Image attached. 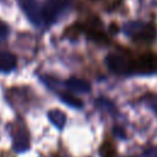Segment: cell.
<instances>
[{
	"label": "cell",
	"mask_w": 157,
	"mask_h": 157,
	"mask_svg": "<svg viewBox=\"0 0 157 157\" xmlns=\"http://www.w3.org/2000/svg\"><path fill=\"white\" fill-rule=\"evenodd\" d=\"M124 32L129 38L140 42H150L156 36V29L151 23H145L140 21L128 22L124 26Z\"/></svg>",
	"instance_id": "6da1fadb"
},
{
	"label": "cell",
	"mask_w": 157,
	"mask_h": 157,
	"mask_svg": "<svg viewBox=\"0 0 157 157\" xmlns=\"http://www.w3.org/2000/svg\"><path fill=\"white\" fill-rule=\"evenodd\" d=\"M70 6L69 0H45L43 5V16H44V23L50 25L55 22L63 12L67 10Z\"/></svg>",
	"instance_id": "7a4b0ae2"
},
{
	"label": "cell",
	"mask_w": 157,
	"mask_h": 157,
	"mask_svg": "<svg viewBox=\"0 0 157 157\" xmlns=\"http://www.w3.org/2000/svg\"><path fill=\"white\" fill-rule=\"evenodd\" d=\"M105 65L112 72L118 75H128L130 72H134V63L130 61L124 55H119V54L107 55Z\"/></svg>",
	"instance_id": "3957f363"
},
{
	"label": "cell",
	"mask_w": 157,
	"mask_h": 157,
	"mask_svg": "<svg viewBox=\"0 0 157 157\" xmlns=\"http://www.w3.org/2000/svg\"><path fill=\"white\" fill-rule=\"evenodd\" d=\"M20 6L34 26H42L44 23L43 6H40L37 0H20Z\"/></svg>",
	"instance_id": "277c9868"
},
{
	"label": "cell",
	"mask_w": 157,
	"mask_h": 157,
	"mask_svg": "<svg viewBox=\"0 0 157 157\" xmlns=\"http://www.w3.org/2000/svg\"><path fill=\"white\" fill-rule=\"evenodd\" d=\"M157 70V59L153 55H144L134 63V72L152 74Z\"/></svg>",
	"instance_id": "5b68a950"
},
{
	"label": "cell",
	"mask_w": 157,
	"mask_h": 157,
	"mask_svg": "<svg viewBox=\"0 0 157 157\" xmlns=\"http://www.w3.org/2000/svg\"><path fill=\"white\" fill-rule=\"evenodd\" d=\"M29 147V135L25 128L20 129L13 140V148L16 152H23Z\"/></svg>",
	"instance_id": "8992f818"
},
{
	"label": "cell",
	"mask_w": 157,
	"mask_h": 157,
	"mask_svg": "<svg viewBox=\"0 0 157 157\" xmlns=\"http://www.w3.org/2000/svg\"><path fill=\"white\" fill-rule=\"evenodd\" d=\"M16 64H17V59L13 54L0 50V71H5V72L11 71L16 67Z\"/></svg>",
	"instance_id": "52a82bcc"
},
{
	"label": "cell",
	"mask_w": 157,
	"mask_h": 157,
	"mask_svg": "<svg viewBox=\"0 0 157 157\" xmlns=\"http://www.w3.org/2000/svg\"><path fill=\"white\" fill-rule=\"evenodd\" d=\"M66 86L74 91V92H81V93H86L91 90V85L82 80V78H78V77H70L67 81H66Z\"/></svg>",
	"instance_id": "ba28073f"
},
{
	"label": "cell",
	"mask_w": 157,
	"mask_h": 157,
	"mask_svg": "<svg viewBox=\"0 0 157 157\" xmlns=\"http://www.w3.org/2000/svg\"><path fill=\"white\" fill-rule=\"evenodd\" d=\"M48 118L49 120L52 121V124L54 126H56L58 129H63L65 126V123H66V115L59 110V109H52L49 110L48 113Z\"/></svg>",
	"instance_id": "9c48e42d"
},
{
	"label": "cell",
	"mask_w": 157,
	"mask_h": 157,
	"mask_svg": "<svg viewBox=\"0 0 157 157\" xmlns=\"http://www.w3.org/2000/svg\"><path fill=\"white\" fill-rule=\"evenodd\" d=\"M60 99H61L65 104H67V105H70V107H72V108H82V102H81L78 98L74 97L72 94H66V93L60 94Z\"/></svg>",
	"instance_id": "30bf717a"
},
{
	"label": "cell",
	"mask_w": 157,
	"mask_h": 157,
	"mask_svg": "<svg viewBox=\"0 0 157 157\" xmlns=\"http://www.w3.org/2000/svg\"><path fill=\"white\" fill-rule=\"evenodd\" d=\"M96 104H97L101 109H103V110H109V112H113V110H114V104H113L112 102L107 101L105 98H98V99L96 101Z\"/></svg>",
	"instance_id": "8fae6325"
},
{
	"label": "cell",
	"mask_w": 157,
	"mask_h": 157,
	"mask_svg": "<svg viewBox=\"0 0 157 157\" xmlns=\"http://www.w3.org/2000/svg\"><path fill=\"white\" fill-rule=\"evenodd\" d=\"M9 34V27L6 23H4L2 21H0V38H5Z\"/></svg>",
	"instance_id": "7c38bea8"
},
{
	"label": "cell",
	"mask_w": 157,
	"mask_h": 157,
	"mask_svg": "<svg viewBox=\"0 0 157 157\" xmlns=\"http://www.w3.org/2000/svg\"><path fill=\"white\" fill-rule=\"evenodd\" d=\"M145 157H157V146H152L150 148H147L144 153Z\"/></svg>",
	"instance_id": "4fadbf2b"
},
{
	"label": "cell",
	"mask_w": 157,
	"mask_h": 157,
	"mask_svg": "<svg viewBox=\"0 0 157 157\" xmlns=\"http://www.w3.org/2000/svg\"><path fill=\"white\" fill-rule=\"evenodd\" d=\"M113 131H114V134H115L117 136H119V137H124V136H125V134H124V130H123L121 128H118V126H115V128L113 129Z\"/></svg>",
	"instance_id": "5bb4252c"
},
{
	"label": "cell",
	"mask_w": 157,
	"mask_h": 157,
	"mask_svg": "<svg viewBox=\"0 0 157 157\" xmlns=\"http://www.w3.org/2000/svg\"><path fill=\"white\" fill-rule=\"evenodd\" d=\"M153 109H155V112H156V114H157V104L153 107Z\"/></svg>",
	"instance_id": "9a60e30c"
}]
</instances>
